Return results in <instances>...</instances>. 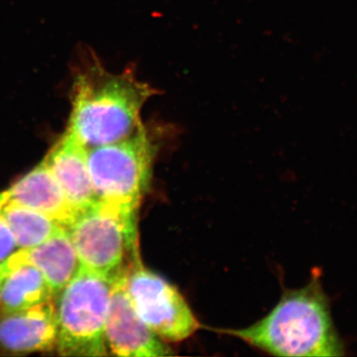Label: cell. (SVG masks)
I'll use <instances>...</instances> for the list:
<instances>
[{"mask_svg":"<svg viewBox=\"0 0 357 357\" xmlns=\"http://www.w3.org/2000/svg\"><path fill=\"white\" fill-rule=\"evenodd\" d=\"M157 93L134 70L114 74L88 59L75 74L67 130L86 149L126 139L143 126L141 110Z\"/></svg>","mask_w":357,"mask_h":357,"instance_id":"6da1fadb","label":"cell"},{"mask_svg":"<svg viewBox=\"0 0 357 357\" xmlns=\"http://www.w3.org/2000/svg\"><path fill=\"white\" fill-rule=\"evenodd\" d=\"M272 356L337 357L347 354L328 296L317 272L305 287L283 294L278 304L255 325L222 330Z\"/></svg>","mask_w":357,"mask_h":357,"instance_id":"7a4b0ae2","label":"cell"},{"mask_svg":"<svg viewBox=\"0 0 357 357\" xmlns=\"http://www.w3.org/2000/svg\"><path fill=\"white\" fill-rule=\"evenodd\" d=\"M138 211L96 199L67 227L82 266L115 280L140 257Z\"/></svg>","mask_w":357,"mask_h":357,"instance_id":"3957f363","label":"cell"},{"mask_svg":"<svg viewBox=\"0 0 357 357\" xmlns=\"http://www.w3.org/2000/svg\"><path fill=\"white\" fill-rule=\"evenodd\" d=\"M158 141L142 126L126 139L86 149L91 183L100 201L138 211L152 177Z\"/></svg>","mask_w":357,"mask_h":357,"instance_id":"277c9868","label":"cell"},{"mask_svg":"<svg viewBox=\"0 0 357 357\" xmlns=\"http://www.w3.org/2000/svg\"><path fill=\"white\" fill-rule=\"evenodd\" d=\"M114 280L82 266L58 294L57 347L60 356H105V321Z\"/></svg>","mask_w":357,"mask_h":357,"instance_id":"5b68a950","label":"cell"},{"mask_svg":"<svg viewBox=\"0 0 357 357\" xmlns=\"http://www.w3.org/2000/svg\"><path fill=\"white\" fill-rule=\"evenodd\" d=\"M126 288L139 318L164 342H183L198 331V319L182 294L140 257L126 273Z\"/></svg>","mask_w":357,"mask_h":357,"instance_id":"8992f818","label":"cell"},{"mask_svg":"<svg viewBox=\"0 0 357 357\" xmlns=\"http://www.w3.org/2000/svg\"><path fill=\"white\" fill-rule=\"evenodd\" d=\"M126 274L114 280L105 340L109 356L160 357L173 356L170 345L161 340L139 318L126 288Z\"/></svg>","mask_w":357,"mask_h":357,"instance_id":"52a82bcc","label":"cell"},{"mask_svg":"<svg viewBox=\"0 0 357 357\" xmlns=\"http://www.w3.org/2000/svg\"><path fill=\"white\" fill-rule=\"evenodd\" d=\"M57 317L54 300L0 314V351L9 354L51 351L57 347Z\"/></svg>","mask_w":357,"mask_h":357,"instance_id":"ba28073f","label":"cell"},{"mask_svg":"<svg viewBox=\"0 0 357 357\" xmlns=\"http://www.w3.org/2000/svg\"><path fill=\"white\" fill-rule=\"evenodd\" d=\"M44 162L77 213L98 199L89 175L86 148L74 134L66 131Z\"/></svg>","mask_w":357,"mask_h":357,"instance_id":"9c48e42d","label":"cell"},{"mask_svg":"<svg viewBox=\"0 0 357 357\" xmlns=\"http://www.w3.org/2000/svg\"><path fill=\"white\" fill-rule=\"evenodd\" d=\"M48 282L20 249L0 263V314L54 300Z\"/></svg>","mask_w":357,"mask_h":357,"instance_id":"30bf717a","label":"cell"},{"mask_svg":"<svg viewBox=\"0 0 357 357\" xmlns=\"http://www.w3.org/2000/svg\"><path fill=\"white\" fill-rule=\"evenodd\" d=\"M6 194L13 201L55 220L65 229L77 215V211L44 161Z\"/></svg>","mask_w":357,"mask_h":357,"instance_id":"8fae6325","label":"cell"},{"mask_svg":"<svg viewBox=\"0 0 357 357\" xmlns=\"http://www.w3.org/2000/svg\"><path fill=\"white\" fill-rule=\"evenodd\" d=\"M23 250L29 261L43 274L54 298L57 297L82 267L76 248L66 229L38 245Z\"/></svg>","mask_w":357,"mask_h":357,"instance_id":"7c38bea8","label":"cell"},{"mask_svg":"<svg viewBox=\"0 0 357 357\" xmlns=\"http://www.w3.org/2000/svg\"><path fill=\"white\" fill-rule=\"evenodd\" d=\"M0 218L13 231L20 249L38 245L65 229L43 213L13 201L6 192L0 194Z\"/></svg>","mask_w":357,"mask_h":357,"instance_id":"4fadbf2b","label":"cell"},{"mask_svg":"<svg viewBox=\"0 0 357 357\" xmlns=\"http://www.w3.org/2000/svg\"><path fill=\"white\" fill-rule=\"evenodd\" d=\"M17 243L13 231L6 222L0 218V263L17 251Z\"/></svg>","mask_w":357,"mask_h":357,"instance_id":"5bb4252c","label":"cell"}]
</instances>
